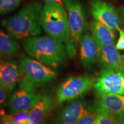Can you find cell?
<instances>
[{"instance_id": "6da1fadb", "label": "cell", "mask_w": 124, "mask_h": 124, "mask_svg": "<svg viewBox=\"0 0 124 124\" xmlns=\"http://www.w3.org/2000/svg\"><path fill=\"white\" fill-rule=\"evenodd\" d=\"M42 9L40 3L26 5L16 15L2 20L1 24L16 39L37 36L42 32L39 20Z\"/></svg>"}, {"instance_id": "7a4b0ae2", "label": "cell", "mask_w": 124, "mask_h": 124, "mask_svg": "<svg viewBox=\"0 0 124 124\" xmlns=\"http://www.w3.org/2000/svg\"><path fill=\"white\" fill-rule=\"evenodd\" d=\"M23 47L31 58L52 68L57 67L66 59L62 41L51 37H31L23 42Z\"/></svg>"}, {"instance_id": "3957f363", "label": "cell", "mask_w": 124, "mask_h": 124, "mask_svg": "<svg viewBox=\"0 0 124 124\" xmlns=\"http://www.w3.org/2000/svg\"><path fill=\"white\" fill-rule=\"evenodd\" d=\"M39 20L40 25L49 37L66 44L69 42V21L63 7L56 3H46Z\"/></svg>"}, {"instance_id": "277c9868", "label": "cell", "mask_w": 124, "mask_h": 124, "mask_svg": "<svg viewBox=\"0 0 124 124\" xmlns=\"http://www.w3.org/2000/svg\"><path fill=\"white\" fill-rule=\"evenodd\" d=\"M68 12L70 39L66 44V49L69 57L75 54V45L87 29V21L81 4L75 0H63Z\"/></svg>"}, {"instance_id": "5b68a950", "label": "cell", "mask_w": 124, "mask_h": 124, "mask_svg": "<svg viewBox=\"0 0 124 124\" xmlns=\"http://www.w3.org/2000/svg\"><path fill=\"white\" fill-rule=\"evenodd\" d=\"M19 73V78H24L35 86L52 81L58 76L52 67L24 54L20 58Z\"/></svg>"}, {"instance_id": "8992f818", "label": "cell", "mask_w": 124, "mask_h": 124, "mask_svg": "<svg viewBox=\"0 0 124 124\" xmlns=\"http://www.w3.org/2000/svg\"><path fill=\"white\" fill-rule=\"evenodd\" d=\"M95 78L93 77H71L60 85L56 91V101L62 104L75 100L94 87Z\"/></svg>"}, {"instance_id": "52a82bcc", "label": "cell", "mask_w": 124, "mask_h": 124, "mask_svg": "<svg viewBox=\"0 0 124 124\" xmlns=\"http://www.w3.org/2000/svg\"><path fill=\"white\" fill-rule=\"evenodd\" d=\"M19 79L18 88L14 91L8 104L11 114L20 111L30 110L37 96L35 94V86L24 78Z\"/></svg>"}, {"instance_id": "ba28073f", "label": "cell", "mask_w": 124, "mask_h": 124, "mask_svg": "<svg viewBox=\"0 0 124 124\" xmlns=\"http://www.w3.org/2000/svg\"><path fill=\"white\" fill-rule=\"evenodd\" d=\"M124 86V70L104 69L94 85V91L99 95L122 94Z\"/></svg>"}, {"instance_id": "9c48e42d", "label": "cell", "mask_w": 124, "mask_h": 124, "mask_svg": "<svg viewBox=\"0 0 124 124\" xmlns=\"http://www.w3.org/2000/svg\"><path fill=\"white\" fill-rule=\"evenodd\" d=\"M91 13L96 21L113 30L121 28L122 20L110 4L102 0H92Z\"/></svg>"}, {"instance_id": "30bf717a", "label": "cell", "mask_w": 124, "mask_h": 124, "mask_svg": "<svg viewBox=\"0 0 124 124\" xmlns=\"http://www.w3.org/2000/svg\"><path fill=\"white\" fill-rule=\"evenodd\" d=\"M93 111L86 102L78 100L70 101L59 113L56 122L58 124H75Z\"/></svg>"}, {"instance_id": "8fae6325", "label": "cell", "mask_w": 124, "mask_h": 124, "mask_svg": "<svg viewBox=\"0 0 124 124\" xmlns=\"http://www.w3.org/2000/svg\"><path fill=\"white\" fill-rule=\"evenodd\" d=\"M56 98L50 94H38L30 109L29 121L31 124H43L45 119L56 103Z\"/></svg>"}, {"instance_id": "7c38bea8", "label": "cell", "mask_w": 124, "mask_h": 124, "mask_svg": "<svg viewBox=\"0 0 124 124\" xmlns=\"http://www.w3.org/2000/svg\"><path fill=\"white\" fill-rule=\"evenodd\" d=\"M100 47L95 38L89 33L80 38V58L85 67H89L98 60Z\"/></svg>"}, {"instance_id": "4fadbf2b", "label": "cell", "mask_w": 124, "mask_h": 124, "mask_svg": "<svg viewBox=\"0 0 124 124\" xmlns=\"http://www.w3.org/2000/svg\"><path fill=\"white\" fill-rule=\"evenodd\" d=\"M98 60L104 69L124 70V62L114 45L99 46Z\"/></svg>"}, {"instance_id": "5bb4252c", "label": "cell", "mask_w": 124, "mask_h": 124, "mask_svg": "<svg viewBox=\"0 0 124 124\" xmlns=\"http://www.w3.org/2000/svg\"><path fill=\"white\" fill-rule=\"evenodd\" d=\"M124 110V95L106 94L101 95L95 111L98 114L108 113L116 116Z\"/></svg>"}, {"instance_id": "9a60e30c", "label": "cell", "mask_w": 124, "mask_h": 124, "mask_svg": "<svg viewBox=\"0 0 124 124\" xmlns=\"http://www.w3.org/2000/svg\"><path fill=\"white\" fill-rule=\"evenodd\" d=\"M1 86L9 91L13 90L19 79L18 64L16 61L0 63Z\"/></svg>"}, {"instance_id": "2e32d148", "label": "cell", "mask_w": 124, "mask_h": 124, "mask_svg": "<svg viewBox=\"0 0 124 124\" xmlns=\"http://www.w3.org/2000/svg\"><path fill=\"white\" fill-rule=\"evenodd\" d=\"M90 28L93 36L98 46L114 45L116 43V36L114 30L96 20L90 23Z\"/></svg>"}, {"instance_id": "e0dca14e", "label": "cell", "mask_w": 124, "mask_h": 124, "mask_svg": "<svg viewBox=\"0 0 124 124\" xmlns=\"http://www.w3.org/2000/svg\"><path fill=\"white\" fill-rule=\"evenodd\" d=\"M19 49V45L15 39L0 29V52L1 54L13 56L18 54Z\"/></svg>"}, {"instance_id": "ac0fdd59", "label": "cell", "mask_w": 124, "mask_h": 124, "mask_svg": "<svg viewBox=\"0 0 124 124\" xmlns=\"http://www.w3.org/2000/svg\"><path fill=\"white\" fill-rule=\"evenodd\" d=\"M21 0H0V15L15 10L19 7Z\"/></svg>"}, {"instance_id": "d6986e66", "label": "cell", "mask_w": 124, "mask_h": 124, "mask_svg": "<svg viewBox=\"0 0 124 124\" xmlns=\"http://www.w3.org/2000/svg\"><path fill=\"white\" fill-rule=\"evenodd\" d=\"M96 124H118L117 117L108 113L98 114Z\"/></svg>"}, {"instance_id": "ffe728a7", "label": "cell", "mask_w": 124, "mask_h": 124, "mask_svg": "<svg viewBox=\"0 0 124 124\" xmlns=\"http://www.w3.org/2000/svg\"><path fill=\"white\" fill-rule=\"evenodd\" d=\"M29 113H30V110H27L18 111L13 114H10V115L15 123L17 124L21 122L28 121L29 119Z\"/></svg>"}, {"instance_id": "44dd1931", "label": "cell", "mask_w": 124, "mask_h": 124, "mask_svg": "<svg viewBox=\"0 0 124 124\" xmlns=\"http://www.w3.org/2000/svg\"><path fill=\"white\" fill-rule=\"evenodd\" d=\"M98 116V114L97 112L93 111L88 115L82 118L75 124H96Z\"/></svg>"}, {"instance_id": "7402d4cb", "label": "cell", "mask_w": 124, "mask_h": 124, "mask_svg": "<svg viewBox=\"0 0 124 124\" xmlns=\"http://www.w3.org/2000/svg\"><path fill=\"white\" fill-rule=\"evenodd\" d=\"M0 124H16L10 114H7L4 109L0 110Z\"/></svg>"}, {"instance_id": "603a6c76", "label": "cell", "mask_w": 124, "mask_h": 124, "mask_svg": "<svg viewBox=\"0 0 124 124\" xmlns=\"http://www.w3.org/2000/svg\"><path fill=\"white\" fill-rule=\"evenodd\" d=\"M118 31L120 32V38L116 46L117 49L123 50L124 49V31L121 28L118 29Z\"/></svg>"}, {"instance_id": "cb8c5ba5", "label": "cell", "mask_w": 124, "mask_h": 124, "mask_svg": "<svg viewBox=\"0 0 124 124\" xmlns=\"http://www.w3.org/2000/svg\"><path fill=\"white\" fill-rule=\"evenodd\" d=\"M9 92V91L5 88L0 86V106L4 104L6 101Z\"/></svg>"}, {"instance_id": "d4e9b609", "label": "cell", "mask_w": 124, "mask_h": 124, "mask_svg": "<svg viewBox=\"0 0 124 124\" xmlns=\"http://www.w3.org/2000/svg\"><path fill=\"white\" fill-rule=\"evenodd\" d=\"M117 120L118 124H124V110L118 114L117 116Z\"/></svg>"}, {"instance_id": "484cf974", "label": "cell", "mask_w": 124, "mask_h": 124, "mask_svg": "<svg viewBox=\"0 0 124 124\" xmlns=\"http://www.w3.org/2000/svg\"><path fill=\"white\" fill-rule=\"evenodd\" d=\"M44 1L46 3H56V4H60V5L63 7L62 0H44Z\"/></svg>"}, {"instance_id": "4316f807", "label": "cell", "mask_w": 124, "mask_h": 124, "mask_svg": "<svg viewBox=\"0 0 124 124\" xmlns=\"http://www.w3.org/2000/svg\"><path fill=\"white\" fill-rule=\"evenodd\" d=\"M17 124H31V122H29V121H23L20 122V123H18Z\"/></svg>"}, {"instance_id": "83f0119b", "label": "cell", "mask_w": 124, "mask_h": 124, "mask_svg": "<svg viewBox=\"0 0 124 124\" xmlns=\"http://www.w3.org/2000/svg\"><path fill=\"white\" fill-rule=\"evenodd\" d=\"M1 58H2V54H1V52H0V60L1 59Z\"/></svg>"}, {"instance_id": "f1b7e54d", "label": "cell", "mask_w": 124, "mask_h": 124, "mask_svg": "<svg viewBox=\"0 0 124 124\" xmlns=\"http://www.w3.org/2000/svg\"><path fill=\"white\" fill-rule=\"evenodd\" d=\"M122 95H124V89H123V92H122Z\"/></svg>"}, {"instance_id": "f546056e", "label": "cell", "mask_w": 124, "mask_h": 124, "mask_svg": "<svg viewBox=\"0 0 124 124\" xmlns=\"http://www.w3.org/2000/svg\"><path fill=\"white\" fill-rule=\"evenodd\" d=\"M0 86H1V76H0Z\"/></svg>"}, {"instance_id": "4dcf8cb0", "label": "cell", "mask_w": 124, "mask_h": 124, "mask_svg": "<svg viewBox=\"0 0 124 124\" xmlns=\"http://www.w3.org/2000/svg\"><path fill=\"white\" fill-rule=\"evenodd\" d=\"M122 10H123V15H124V9H122Z\"/></svg>"}, {"instance_id": "1f68e13d", "label": "cell", "mask_w": 124, "mask_h": 124, "mask_svg": "<svg viewBox=\"0 0 124 124\" xmlns=\"http://www.w3.org/2000/svg\"><path fill=\"white\" fill-rule=\"evenodd\" d=\"M123 58H124V55H123Z\"/></svg>"}]
</instances>
